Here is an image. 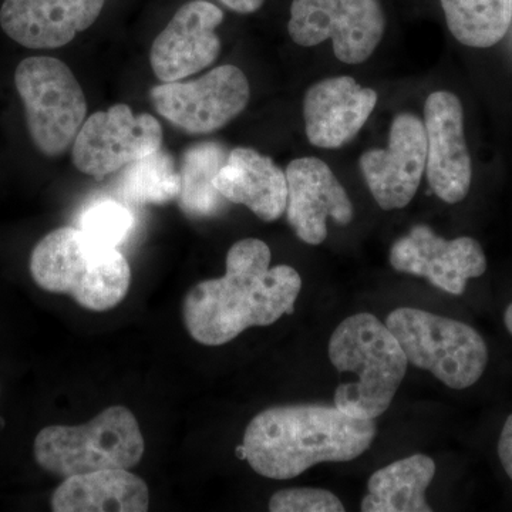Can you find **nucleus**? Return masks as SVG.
<instances>
[{"label": "nucleus", "mask_w": 512, "mask_h": 512, "mask_svg": "<svg viewBox=\"0 0 512 512\" xmlns=\"http://www.w3.org/2000/svg\"><path fill=\"white\" fill-rule=\"evenodd\" d=\"M271 259V249L261 239H241L229 248L224 276L188 291L183 319L195 342L227 345L245 330L274 325L295 311L301 275L289 265L271 266Z\"/></svg>", "instance_id": "nucleus-1"}, {"label": "nucleus", "mask_w": 512, "mask_h": 512, "mask_svg": "<svg viewBox=\"0 0 512 512\" xmlns=\"http://www.w3.org/2000/svg\"><path fill=\"white\" fill-rule=\"evenodd\" d=\"M375 420L320 404L269 407L248 424L237 454L259 476L292 480L320 463H346L365 454Z\"/></svg>", "instance_id": "nucleus-2"}, {"label": "nucleus", "mask_w": 512, "mask_h": 512, "mask_svg": "<svg viewBox=\"0 0 512 512\" xmlns=\"http://www.w3.org/2000/svg\"><path fill=\"white\" fill-rule=\"evenodd\" d=\"M29 268L43 291L72 296L87 311L116 308L131 285L126 256L76 227L57 228L40 239Z\"/></svg>", "instance_id": "nucleus-3"}, {"label": "nucleus", "mask_w": 512, "mask_h": 512, "mask_svg": "<svg viewBox=\"0 0 512 512\" xmlns=\"http://www.w3.org/2000/svg\"><path fill=\"white\" fill-rule=\"evenodd\" d=\"M329 359L339 373L356 376L339 384L335 406L360 419L376 420L389 410L409 366L399 340L372 313L340 323L330 336Z\"/></svg>", "instance_id": "nucleus-4"}, {"label": "nucleus", "mask_w": 512, "mask_h": 512, "mask_svg": "<svg viewBox=\"0 0 512 512\" xmlns=\"http://www.w3.org/2000/svg\"><path fill=\"white\" fill-rule=\"evenodd\" d=\"M144 450L140 424L124 406L107 407L80 426H47L33 444L36 463L63 478L111 468L131 470Z\"/></svg>", "instance_id": "nucleus-5"}, {"label": "nucleus", "mask_w": 512, "mask_h": 512, "mask_svg": "<svg viewBox=\"0 0 512 512\" xmlns=\"http://www.w3.org/2000/svg\"><path fill=\"white\" fill-rule=\"evenodd\" d=\"M386 325L409 363L427 370L448 389L467 390L483 379L490 349L483 335L468 323L421 309L399 308L387 316Z\"/></svg>", "instance_id": "nucleus-6"}, {"label": "nucleus", "mask_w": 512, "mask_h": 512, "mask_svg": "<svg viewBox=\"0 0 512 512\" xmlns=\"http://www.w3.org/2000/svg\"><path fill=\"white\" fill-rule=\"evenodd\" d=\"M15 86L32 143L43 156H62L87 117L86 96L72 70L55 57H28L16 69Z\"/></svg>", "instance_id": "nucleus-7"}, {"label": "nucleus", "mask_w": 512, "mask_h": 512, "mask_svg": "<svg viewBox=\"0 0 512 512\" xmlns=\"http://www.w3.org/2000/svg\"><path fill=\"white\" fill-rule=\"evenodd\" d=\"M386 18L379 0H293L288 32L296 45L332 39L338 60L366 62L382 42Z\"/></svg>", "instance_id": "nucleus-8"}, {"label": "nucleus", "mask_w": 512, "mask_h": 512, "mask_svg": "<svg viewBox=\"0 0 512 512\" xmlns=\"http://www.w3.org/2000/svg\"><path fill=\"white\" fill-rule=\"evenodd\" d=\"M251 87L237 66L224 64L190 80L158 84L150 90L154 109L181 131L194 136L221 130L248 106Z\"/></svg>", "instance_id": "nucleus-9"}, {"label": "nucleus", "mask_w": 512, "mask_h": 512, "mask_svg": "<svg viewBox=\"0 0 512 512\" xmlns=\"http://www.w3.org/2000/svg\"><path fill=\"white\" fill-rule=\"evenodd\" d=\"M163 128L151 114H134L127 104L97 111L84 121L72 146L74 167L96 180L160 150Z\"/></svg>", "instance_id": "nucleus-10"}, {"label": "nucleus", "mask_w": 512, "mask_h": 512, "mask_svg": "<svg viewBox=\"0 0 512 512\" xmlns=\"http://www.w3.org/2000/svg\"><path fill=\"white\" fill-rule=\"evenodd\" d=\"M397 272L420 276L450 295L466 292L471 279L487 272V256L471 237L444 239L429 225H414L409 234L394 242L389 255Z\"/></svg>", "instance_id": "nucleus-11"}, {"label": "nucleus", "mask_w": 512, "mask_h": 512, "mask_svg": "<svg viewBox=\"0 0 512 512\" xmlns=\"http://www.w3.org/2000/svg\"><path fill=\"white\" fill-rule=\"evenodd\" d=\"M426 163V127L410 113L394 117L387 148L366 151L359 160L367 187L384 211L402 210L412 202Z\"/></svg>", "instance_id": "nucleus-12"}, {"label": "nucleus", "mask_w": 512, "mask_h": 512, "mask_svg": "<svg viewBox=\"0 0 512 512\" xmlns=\"http://www.w3.org/2000/svg\"><path fill=\"white\" fill-rule=\"evenodd\" d=\"M427 134L426 174L430 188L441 201L466 200L473 167L464 134L463 104L456 94L431 93L424 106Z\"/></svg>", "instance_id": "nucleus-13"}, {"label": "nucleus", "mask_w": 512, "mask_h": 512, "mask_svg": "<svg viewBox=\"0 0 512 512\" xmlns=\"http://www.w3.org/2000/svg\"><path fill=\"white\" fill-rule=\"evenodd\" d=\"M222 20L224 12L207 0L181 6L151 47V69L157 79L178 82L210 67L221 53L217 28Z\"/></svg>", "instance_id": "nucleus-14"}, {"label": "nucleus", "mask_w": 512, "mask_h": 512, "mask_svg": "<svg viewBox=\"0 0 512 512\" xmlns=\"http://www.w3.org/2000/svg\"><path fill=\"white\" fill-rule=\"evenodd\" d=\"M288 202L286 218L296 237L320 245L328 237V220L346 227L355 217L345 187L325 161L315 157L293 160L286 167Z\"/></svg>", "instance_id": "nucleus-15"}, {"label": "nucleus", "mask_w": 512, "mask_h": 512, "mask_svg": "<svg viewBox=\"0 0 512 512\" xmlns=\"http://www.w3.org/2000/svg\"><path fill=\"white\" fill-rule=\"evenodd\" d=\"M106 0H5L0 28L20 46L59 49L99 19Z\"/></svg>", "instance_id": "nucleus-16"}, {"label": "nucleus", "mask_w": 512, "mask_h": 512, "mask_svg": "<svg viewBox=\"0 0 512 512\" xmlns=\"http://www.w3.org/2000/svg\"><path fill=\"white\" fill-rule=\"evenodd\" d=\"M375 90L353 77H330L309 87L303 99L306 137L312 146L339 148L357 136L376 109Z\"/></svg>", "instance_id": "nucleus-17"}, {"label": "nucleus", "mask_w": 512, "mask_h": 512, "mask_svg": "<svg viewBox=\"0 0 512 512\" xmlns=\"http://www.w3.org/2000/svg\"><path fill=\"white\" fill-rule=\"evenodd\" d=\"M225 200L249 208L259 220L274 222L286 211L288 181L272 158L254 148L229 151L227 161L214 180Z\"/></svg>", "instance_id": "nucleus-18"}, {"label": "nucleus", "mask_w": 512, "mask_h": 512, "mask_svg": "<svg viewBox=\"0 0 512 512\" xmlns=\"http://www.w3.org/2000/svg\"><path fill=\"white\" fill-rule=\"evenodd\" d=\"M50 505L55 512H144L150 491L143 478L111 468L64 478Z\"/></svg>", "instance_id": "nucleus-19"}, {"label": "nucleus", "mask_w": 512, "mask_h": 512, "mask_svg": "<svg viewBox=\"0 0 512 512\" xmlns=\"http://www.w3.org/2000/svg\"><path fill=\"white\" fill-rule=\"evenodd\" d=\"M436 476V463L426 454L394 461L367 481L363 512H431L426 491Z\"/></svg>", "instance_id": "nucleus-20"}, {"label": "nucleus", "mask_w": 512, "mask_h": 512, "mask_svg": "<svg viewBox=\"0 0 512 512\" xmlns=\"http://www.w3.org/2000/svg\"><path fill=\"white\" fill-rule=\"evenodd\" d=\"M225 147L214 141L194 144L185 150L180 165L181 210L190 218H210L217 215L225 200L215 188L218 171L227 161Z\"/></svg>", "instance_id": "nucleus-21"}, {"label": "nucleus", "mask_w": 512, "mask_h": 512, "mask_svg": "<svg viewBox=\"0 0 512 512\" xmlns=\"http://www.w3.org/2000/svg\"><path fill=\"white\" fill-rule=\"evenodd\" d=\"M448 29L461 45L487 49L504 39L512 0H441Z\"/></svg>", "instance_id": "nucleus-22"}, {"label": "nucleus", "mask_w": 512, "mask_h": 512, "mask_svg": "<svg viewBox=\"0 0 512 512\" xmlns=\"http://www.w3.org/2000/svg\"><path fill=\"white\" fill-rule=\"evenodd\" d=\"M180 171L167 151L157 150L124 167L117 180L121 200L136 205H160L180 195Z\"/></svg>", "instance_id": "nucleus-23"}, {"label": "nucleus", "mask_w": 512, "mask_h": 512, "mask_svg": "<svg viewBox=\"0 0 512 512\" xmlns=\"http://www.w3.org/2000/svg\"><path fill=\"white\" fill-rule=\"evenodd\" d=\"M134 227V215L121 201L99 198L87 205L79 215L77 228L90 237L119 247Z\"/></svg>", "instance_id": "nucleus-24"}, {"label": "nucleus", "mask_w": 512, "mask_h": 512, "mask_svg": "<svg viewBox=\"0 0 512 512\" xmlns=\"http://www.w3.org/2000/svg\"><path fill=\"white\" fill-rule=\"evenodd\" d=\"M272 512H343L338 495L322 488H285L269 500Z\"/></svg>", "instance_id": "nucleus-25"}, {"label": "nucleus", "mask_w": 512, "mask_h": 512, "mask_svg": "<svg viewBox=\"0 0 512 512\" xmlns=\"http://www.w3.org/2000/svg\"><path fill=\"white\" fill-rule=\"evenodd\" d=\"M497 456L505 476L512 483V413L505 419L497 441Z\"/></svg>", "instance_id": "nucleus-26"}, {"label": "nucleus", "mask_w": 512, "mask_h": 512, "mask_svg": "<svg viewBox=\"0 0 512 512\" xmlns=\"http://www.w3.org/2000/svg\"><path fill=\"white\" fill-rule=\"evenodd\" d=\"M220 2L224 3L228 9L234 10V12L248 15V13H254L261 9L265 0H220Z\"/></svg>", "instance_id": "nucleus-27"}, {"label": "nucleus", "mask_w": 512, "mask_h": 512, "mask_svg": "<svg viewBox=\"0 0 512 512\" xmlns=\"http://www.w3.org/2000/svg\"><path fill=\"white\" fill-rule=\"evenodd\" d=\"M503 322L505 329H507V332L510 333V335L512 336V301L508 303L507 306H505L503 313Z\"/></svg>", "instance_id": "nucleus-28"}]
</instances>
